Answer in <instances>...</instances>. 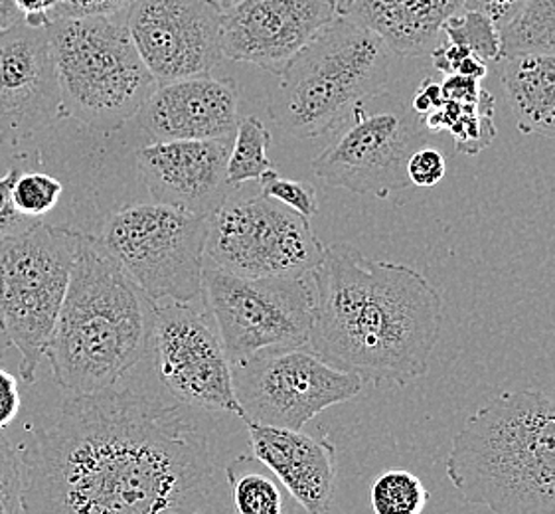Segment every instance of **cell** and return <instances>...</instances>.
Listing matches in <instances>:
<instances>
[{
    "label": "cell",
    "instance_id": "6da1fadb",
    "mask_svg": "<svg viewBox=\"0 0 555 514\" xmlns=\"http://www.w3.org/2000/svg\"><path fill=\"white\" fill-rule=\"evenodd\" d=\"M21 473L24 514H198L214 467L182 403L115 386L66 400Z\"/></svg>",
    "mask_w": 555,
    "mask_h": 514
},
{
    "label": "cell",
    "instance_id": "7a4b0ae2",
    "mask_svg": "<svg viewBox=\"0 0 555 514\" xmlns=\"http://www.w3.org/2000/svg\"><path fill=\"white\" fill-rule=\"evenodd\" d=\"M309 348L372 386H408L429 370L443 297L410 266L370 259L350 244L324 247Z\"/></svg>",
    "mask_w": 555,
    "mask_h": 514
},
{
    "label": "cell",
    "instance_id": "3957f363",
    "mask_svg": "<svg viewBox=\"0 0 555 514\" xmlns=\"http://www.w3.org/2000/svg\"><path fill=\"white\" fill-rule=\"evenodd\" d=\"M153 345V299L95 240L81 232L66 299L46 350L57 386L72 396L121 384Z\"/></svg>",
    "mask_w": 555,
    "mask_h": 514
},
{
    "label": "cell",
    "instance_id": "277c9868",
    "mask_svg": "<svg viewBox=\"0 0 555 514\" xmlns=\"http://www.w3.org/2000/svg\"><path fill=\"white\" fill-rule=\"evenodd\" d=\"M444 471L463 501L492 514H555V396L504 391L453 437Z\"/></svg>",
    "mask_w": 555,
    "mask_h": 514
},
{
    "label": "cell",
    "instance_id": "5b68a950",
    "mask_svg": "<svg viewBox=\"0 0 555 514\" xmlns=\"http://www.w3.org/2000/svg\"><path fill=\"white\" fill-rule=\"evenodd\" d=\"M393 57L378 34L338 14L279 72L269 115L295 139L333 133L386 91Z\"/></svg>",
    "mask_w": 555,
    "mask_h": 514
},
{
    "label": "cell",
    "instance_id": "8992f818",
    "mask_svg": "<svg viewBox=\"0 0 555 514\" xmlns=\"http://www.w3.org/2000/svg\"><path fill=\"white\" fill-rule=\"evenodd\" d=\"M64 117L100 133L121 129L155 93V76L139 56L121 16L50 18Z\"/></svg>",
    "mask_w": 555,
    "mask_h": 514
},
{
    "label": "cell",
    "instance_id": "52a82bcc",
    "mask_svg": "<svg viewBox=\"0 0 555 514\" xmlns=\"http://www.w3.org/2000/svg\"><path fill=\"white\" fill-rule=\"evenodd\" d=\"M79 234L81 230L40 220L0 242V326L21 352V378L26 384L36 382L54 333Z\"/></svg>",
    "mask_w": 555,
    "mask_h": 514
},
{
    "label": "cell",
    "instance_id": "ba28073f",
    "mask_svg": "<svg viewBox=\"0 0 555 514\" xmlns=\"http://www.w3.org/2000/svg\"><path fill=\"white\" fill-rule=\"evenodd\" d=\"M211 216L160 202L127 204L91 237L153 301H198Z\"/></svg>",
    "mask_w": 555,
    "mask_h": 514
},
{
    "label": "cell",
    "instance_id": "9c48e42d",
    "mask_svg": "<svg viewBox=\"0 0 555 514\" xmlns=\"http://www.w3.org/2000/svg\"><path fill=\"white\" fill-rule=\"evenodd\" d=\"M206 307L235 364L275 348L309 345L317 290L311 273L244 278L204 268Z\"/></svg>",
    "mask_w": 555,
    "mask_h": 514
},
{
    "label": "cell",
    "instance_id": "30bf717a",
    "mask_svg": "<svg viewBox=\"0 0 555 514\" xmlns=\"http://www.w3.org/2000/svg\"><path fill=\"white\" fill-rule=\"evenodd\" d=\"M324 256L311 220L259 194L235 187L211 214L204 261L244 278L305 275Z\"/></svg>",
    "mask_w": 555,
    "mask_h": 514
},
{
    "label": "cell",
    "instance_id": "8fae6325",
    "mask_svg": "<svg viewBox=\"0 0 555 514\" xmlns=\"http://www.w3.org/2000/svg\"><path fill=\"white\" fill-rule=\"evenodd\" d=\"M350 125L312 160L326 187L388 198L410 187L408 160L422 146L425 127L403 101L379 93L356 107Z\"/></svg>",
    "mask_w": 555,
    "mask_h": 514
},
{
    "label": "cell",
    "instance_id": "7c38bea8",
    "mask_svg": "<svg viewBox=\"0 0 555 514\" xmlns=\"http://www.w3.org/2000/svg\"><path fill=\"white\" fill-rule=\"evenodd\" d=\"M242 420L302 429L324 410L356 398L364 382L326 364L309 345L275 348L232 367Z\"/></svg>",
    "mask_w": 555,
    "mask_h": 514
},
{
    "label": "cell",
    "instance_id": "4fadbf2b",
    "mask_svg": "<svg viewBox=\"0 0 555 514\" xmlns=\"http://www.w3.org/2000/svg\"><path fill=\"white\" fill-rule=\"evenodd\" d=\"M156 374L175 402L204 412L242 417L235 398L234 372L210 311L196 301H153Z\"/></svg>",
    "mask_w": 555,
    "mask_h": 514
},
{
    "label": "cell",
    "instance_id": "5bb4252c",
    "mask_svg": "<svg viewBox=\"0 0 555 514\" xmlns=\"http://www.w3.org/2000/svg\"><path fill=\"white\" fill-rule=\"evenodd\" d=\"M222 14L216 0H133L125 24L149 72L165 83L220 67Z\"/></svg>",
    "mask_w": 555,
    "mask_h": 514
},
{
    "label": "cell",
    "instance_id": "9a60e30c",
    "mask_svg": "<svg viewBox=\"0 0 555 514\" xmlns=\"http://www.w3.org/2000/svg\"><path fill=\"white\" fill-rule=\"evenodd\" d=\"M64 117L46 24L23 18L0 30V143L16 145Z\"/></svg>",
    "mask_w": 555,
    "mask_h": 514
},
{
    "label": "cell",
    "instance_id": "2e32d148",
    "mask_svg": "<svg viewBox=\"0 0 555 514\" xmlns=\"http://www.w3.org/2000/svg\"><path fill=\"white\" fill-rule=\"evenodd\" d=\"M338 12V0H237L222 14L223 57L278 76Z\"/></svg>",
    "mask_w": 555,
    "mask_h": 514
},
{
    "label": "cell",
    "instance_id": "e0dca14e",
    "mask_svg": "<svg viewBox=\"0 0 555 514\" xmlns=\"http://www.w3.org/2000/svg\"><path fill=\"white\" fill-rule=\"evenodd\" d=\"M230 151L232 139L151 141L137 151V167L153 201L211 216L235 189L228 182Z\"/></svg>",
    "mask_w": 555,
    "mask_h": 514
},
{
    "label": "cell",
    "instance_id": "ac0fdd59",
    "mask_svg": "<svg viewBox=\"0 0 555 514\" xmlns=\"http://www.w3.org/2000/svg\"><path fill=\"white\" fill-rule=\"evenodd\" d=\"M237 112L235 81L206 74L158 83L137 117L151 141H210L234 137Z\"/></svg>",
    "mask_w": 555,
    "mask_h": 514
},
{
    "label": "cell",
    "instance_id": "d6986e66",
    "mask_svg": "<svg viewBox=\"0 0 555 514\" xmlns=\"http://www.w3.org/2000/svg\"><path fill=\"white\" fill-rule=\"evenodd\" d=\"M254 458L278 477L307 514H326L336 492V448L326 436L244 422Z\"/></svg>",
    "mask_w": 555,
    "mask_h": 514
},
{
    "label": "cell",
    "instance_id": "ffe728a7",
    "mask_svg": "<svg viewBox=\"0 0 555 514\" xmlns=\"http://www.w3.org/2000/svg\"><path fill=\"white\" fill-rule=\"evenodd\" d=\"M463 0H354L340 11L378 34L396 56H431Z\"/></svg>",
    "mask_w": 555,
    "mask_h": 514
},
{
    "label": "cell",
    "instance_id": "44dd1931",
    "mask_svg": "<svg viewBox=\"0 0 555 514\" xmlns=\"http://www.w3.org/2000/svg\"><path fill=\"white\" fill-rule=\"evenodd\" d=\"M500 81L518 129L555 139V54L506 57Z\"/></svg>",
    "mask_w": 555,
    "mask_h": 514
},
{
    "label": "cell",
    "instance_id": "7402d4cb",
    "mask_svg": "<svg viewBox=\"0 0 555 514\" xmlns=\"http://www.w3.org/2000/svg\"><path fill=\"white\" fill-rule=\"evenodd\" d=\"M235 514H297V501L254 455H240L225 467Z\"/></svg>",
    "mask_w": 555,
    "mask_h": 514
},
{
    "label": "cell",
    "instance_id": "603a6c76",
    "mask_svg": "<svg viewBox=\"0 0 555 514\" xmlns=\"http://www.w3.org/2000/svg\"><path fill=\"white\" fill-rule=\"evenodd\" d=\"M502 60L522 54H555V0H528L500 30Z\"/></svg>",
    "mask_w": 555,
    "mask_h": 514
},
{
    "label": "cell",
    "instance_id": "cb8c5ba5",
    "mask_svg": "<svg viewBox=\"0 0 555 514\" xmlns=\"http://www.w3.org/2000/svg\"><path fill=\"white\" fill-rule=\"evenodd\" d=\"M269 143L271 133L256 115H249L237 124L228 158L230 187H244L245 182L261 180L269 170H273V163L267 155Z\"/></svg>",
    "mask_w": 555,
    "mask_h": 514
},
{
    "label": "cell",
    "instance_id": "d4e9b609",
    "mask_svg": "<svg viewBox=\"0 0 555 514\" xmlns=\"http://www.w3.org/2000/svg\"><path fill=\"white\" fill-rule=\"evenodd\" d=\"M62 194L64 187L56 177L28 167L26 157H18L11 187V202L16 213L28 220L40 222L48 214L56 210Z\"/></svg>",
    "mask_w": 555,
    "mask_h": 514
},
{
    "label": "cell",
    "instance_id": "484cf974",
    "mask_svg": "<svg viewBox=\"0 0 555 514\" xmlns=\"http://www.w3.org/2000/svg\"><path fill=\"white\" fill-rule=\"evenodd\" d=\"M374 514H423L429 503V491L411 471L382 473L370 489Z\"/></svg>",
    "mask_w": 555,
    "mask_h": 514
},
{
    "label": "cell",
    "instance_id": "4316f807",
    "mask_svg": "<svg viewBox=\"0 0 555 514\" xmlns=\"http://www.w3.org/2000/svg\"><path fill=\"white\" fill-rule=\"evenodd\" d=\"M441 40L463 46L482 62H502V38L496 24L477 11H463L451 16L443 26Z\"/></svg>",
    "mask_w": 555,
    "mask_h": 514
},
{
    "label": "cell",
    "instance_id": "83f0119b",
    "mask_svg": "<svg viewBox=\"0 0 555 514\" xmlns=\"http://www.w3.org/2000/svg\"><path fill=\"white\" fill-rule=\"evenodd\" d=\"M449 133L455 139L456 153L473 157L494 141V98L489 91L482 93L475 103H463L461 113L451 125Z\"/></svg>",
    "mask_w": 555,
    "mask_h": 514
},
{
    "label": "cell",
    "instance_id": "f1b7e54d",
    "mask_svg": "<svg viewBox=\"0 0 555 514\" xmlns=\"http://www.w3.org/2000/svg\"><path fill=\"white\" fill-rule=\"evenodd\" d=\"M259 191L271 201L281 202L291 210L305 216L311 220L312 216L319 214V196L314 187L302 180H291L279 177L273 170H269L263 179L259 180Z\"/></svg>",
    "mask_w": 555,
    "mask_h": 514
},
{
    "label": "cell",
    "instance_id": "f546056e",
    "mask_svg": "<svg viewBox=\"0 0 555 514\" xmlns=\"http://www.w3.org/2000/svg\"><path fill=\"white\" fill-rule=\"evenodd\" d=\"M0 514H24L21 459L0 432Z\"/></svg>",
    "mask_w": 555,
    "mask_h": 514
},
{
    "label": "cell",
    "instance_id": "4dcf8cb0",
    "mask_svg": "<svg viewBox=\"0 0 555 514\" xmlns=\"http://www.w3.org/2000/svg\"><path fill=\"white\" fill-rule=\"evenodd\" d=\"M447 160L434 146H420L408 160V179L417 189H431L444 179Z\"/></svg>",
    "mask_w": 555,
    "mask_h": 514
},
{
    "label": "cell",
    "instance_id": "1f68e13d",
    "mask_svg": "<svg viewBox=\"0 0 555 514\" xmlns=\"http://www.w3.org/2000/svg\"><path fill=\"white\" fill-rule=\"evenodd\" d=\"M133 0H60L50 18H81V16H121Z\"/></svg>",
    "mask_w": 555,
    "mask_h": 514
},
{
    "label": "cell",
    "instance_id": "d6a6232c",
    "mask_svg": "<svg viewBox=\"0 0 555 514\" xmlns=\"http://www.w3.org/2000/svg\"><path fill=\"white\" fill-rule=\"evenodd\" d=\"M528 0H463L465 11H477L489 16L492 23L502 30L504 26L516 18V14L522 11Z\"/></svg>",
    "mask_w": 555,
    "mask_h": 514
},
{
    "label": "cell",
    "instance_id": "836d02e7",
    "mask_svg": "<svg viewBox=\"0 0 555 514\" xmlns=\"http://www.w3.org/2000/svg\"><path fill=\"white\" fill-rule=\"evenodd\" d=\"M18 412H21L18 382L11 372L0 369V432L16 420Z\"/></svg>",
    "mask_w": 555,
    "mask_h": 514
},
{
    "label": "cell",
    "instance_id": "e575fe53",
    "mask_svg": "<svg viewBox=\"0 0 555 514\" xmlns=\"http://www.w3.org/2000/svg\"><path fill=\"white\" fill-rule=\"evenodd\" d=\"M444 95L441 81H434V79H425L417 91L413 93L411 100V112L415 113L420 119L431 115L443 105Z\"/></svg>",
    "mask_w": 555,
    "mask_h": 514
},
{
    "label": "cell",
    "instance_id": "d590c367",
    "mask_svg": "<svg viewBox=\"0 0 555 514\" xmlns=\"http://www.w3.org/2000/svg\"><path fill=\"white\" fill-rule=\"evenodd\" d=\"M444 100L456 101V103H475L482 98L485 88L478 79L465 78V76H447L441 81Z\"/></svg>",
    "mask_w": 555,
    "mask_h": 514
},
{
    "label": "cell",
    "instance_id": "8d00e7d4",
    "mask_svg": "<svg viewBox=\"0 0 555 514\" xmlns=\"http://www.w3.org/2000/svg\"><path fill=\"white\" fill-rule=\"evenodd\" d=\"M60 0H14L23 16H48L56 9Z\"/></svg>",
    "mask_w": 555,
    "mask_h": 514
},
{
    "label": "cell",
    "instance_id": "74e56055",
    "mask_svg": "<svg viewBox=\"0 0 555 514\" xmlns=\"http://www.w3.org/2000/svg\"><path fill=\"white\" fill-rule=\"evenodd\" d=\"M24 16L16 9L14 0H0V30L11 28L16 23H21Z\"/></svg>",
    "mask_w": 555,
    "mask_h": 514
},
{
    "label": "cell",
    "instance_id": "f35d334b",
    "mask_svg": "<svg viewBox=\"0 0 555 514\" xmlns=\"http://www.w3.org/2000/svg\"><path fill=\"white\" fill-rule=\"evenodd\" d=\"M11 340H9V336H7V333L2 331V326H0V360L4 358V355L9 352V348H11Z\"/></svg>",
    "mask_w": 555,
    "mask_h": 514
},
{
    "label": "cell",
    "instance_id": "ab89813d",
    "mask_svg": "<svg viewBox=\"0 0 555 514\" xmlns=\"http://www.w3.org/2000/svg\"><path fill=\"white\" fill-rule=\"evenodd\" d=\"M216 2H218V4H220V7H222L223 11H225V9H230V7H234L235 2H237V0H216Z\"/></svg>",
    "mask_w": 555,
    "mask_h": 514
},
{
    "label": "cell",
    "instance_id": "60d3db41",
    "mask_svg": "<svg viewBox=\"0 0 555 514\" xmlns=\"http://www.w3.org/2000/svg\"><path fill=\"white\" fill-rule=\"evenodd\" d=\"M352 2H354V0H343V2H340V11H343V9H346V7H350ZM338 14H340V12H338Z\"/></svg>",
    "mask_w": 555,
    "mask_h": 514
},
{
    "label": "cell",
    "instance_id": "b9f144b4",
    "mask_svg": "<svg viewBox=\"0 0 555 514\" xmlns=\"http://www.w3.org/2000/svg\"><path fill=\"white\" fill-rule=\"evenodd\" d=\"M198 514H202V513H198Z\"/></svg>",
    "mask_w": 555,
    "mask_h": 514
}]
</instances>
